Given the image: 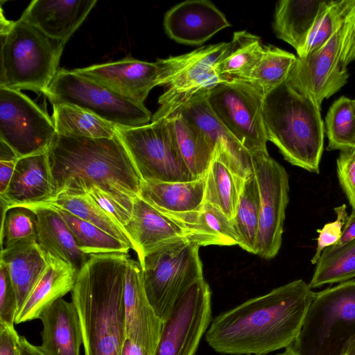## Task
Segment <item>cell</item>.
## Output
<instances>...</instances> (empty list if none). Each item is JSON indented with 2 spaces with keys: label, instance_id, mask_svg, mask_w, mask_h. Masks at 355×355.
<instances>
[{
  "label": "cell",
  "instance_id": "cell-1",
  "mask_svg": "<svg viewBox=\"0 0 355 355\" xmlns=\"http://www.w3.org/2000/svg\"><path fill=\"white\" fill-rule=\"evenodd\" d=\"M315 292L297 279L217 315L205 338L216 352L266 355L292 346L301 332Z\"/></svg>",
  "mask_w": 355,
  "mask_h": 355
},
{
  "label": "cell",
  "instance_id": "cell-2",
  "mask_svg": "<svg viewBox=\"0 0 355 355\" xmlns=\"http://www.w3.org/2000/svg\"><path fill=\"white\" fill-rule=\"evenodd\" d=\"M47 155L53 187L51 199L84 195L92 186L124 201L139 196L142 181L117 135L90 139L56 134Z\"/></svg>",
  "mask_w": 355,
  "mask_h": 355
},
{
  "label": "cell",
  "instance_id": "cell-3",
  "mask_svg": "<svg viewBox=\"0 0 355 355\" xmlns=\"http://www.w3.org/2000/svg\"><path fill=\"white\" fill-rule=\"evenodd\" d=\"M125 253L89 255L71 292L82 327L85 355H121L126 340Z\"/></svg>",
  "mask_w": 355,
  "mask_h": 355
},
{
  "label": "cell",
  "instance_id": "cell-4",
  "mask_svg": "<svg viewBox=\"0 0 355 355\" xmlns=\"http://www.w3.org/2000/svg\"><path fill=\"white\" fill-rule=\"evenodd\" d=\"M263 121L268 140L286 161L319 173L324 126L313 101L286 81L265 96Z\"/></svg>",
  "mask_w": 355,
  "mask_h": 355
},
{
  "label": "cell",
  "instance_id": "cell-5",
  "mask_svg": "<svg viewBox=\"0 0 355 355\" xmlns=\"http://www.w3.org/2000/svg\"><path fill=\"white\" fill-rule=\"evenodd\" d=\"M1 20L0 87L44 94L58 71L64 42L19 18Z\"/></svg>",
  "mask_w": 355,
  "mask_h": 355
},
{
  "label": "cell",
  "instance_id": "cell-6",
  "mask_svg": "<svg viewBox=\"0 0 355 355\" xmlns=\"http://www.w3.org/2000/svg\"><path fill=\"white\" fill-rule=\"evenodd\" d=\"M199 248L182 238L160 246L139 263L147 297L163 322L184 293L204 279Z\"/></svg>",
  "mask_w": 355,
  "mask_h": 355
},
{
  "label": "cell",
  "instance_id": "cell-7",
  "mask_svg": "<svg viewBox=\"0 0 355 355\" xmlns=\"http://www.w3.org/2000/svg\"><path fill=\"white\" fill-rule=\"evenodd\" d=\"M355 335V280L315 293L293 345L300 355H340Z\"/></svg>",
  "mask_w": 355,
  "mask_h": 355
},
{
  "label": "cell",
  "instance_id": "cell-8",
  "mask_svg": "<svg viewBox=\"0 0 355 355\" xmlns=\"http://www.w3.org/2000/svg\"><path fill=\"white\" fill-rule=\"evenodd\" d=\"M227 42L205 46L191 52L162 59V85L167 89L159 96V108L152 120L166 119L192 98L207 94L227 79L218 71V62Z\"/></svg>",
  "mask_w": 355,
  "mask_h": 355
},
{
  "label": "cell",
  "instance_id": "cell-9",
  "mask_svg": "<svg viewBox=\"0 0 355 355\" xmlns=\"http://www.w3.org/2000/svg\"><path fill=\"white\" fill-rule=\"evenodd\" d=\"M51 103L80 107L119 127H137L149 123L150 112L73 70L59 69L43 94Z\"/></svg>",
  "mask_w": 355,
  "mask_h": 355
},
{
  "label": "cell",
  "instance_id": "cell-10",
  "mask_svg": "<svg viewBox=\"0 0 355 355\" xmlns=\"http://www.w3.org/2000/svg\"><path fill=\"white\" fill-rule=\"evenodd\" d=\"M142 182L196 180L181 157L166 119L137 127L116 126Z\"/></svg>",
  "mask_w": 355,
  "mask_h": 355
},
{
  "label": "cell",
  "instance_id": "cell-11",
  "mask_svg": "<svg viewBox=\"0 0 355 355\" xmlns=\"http://www.w3.org/2000/svg\"><path fill=\"white\" fill-rule=\"evenodd\" d=\"M265 95L252 83L230 79L207 94L211 110L251 154L267 150L268 141L263 121Z\"/></svg>",
  "mask_w": 355,
  "mask_h": 355
},
{
  "label": "cell",
  "instance_id": "cell-12",
  "mask_svg": "<svg viewBox=\"0 0 355 355\" xmlns=\"http://www.w3.org/2000/svg\"><path fill=\"white\" fill-rule=\"evenodd\" d=\"M56 134L52 118L29 97L0 87V139L18 158L47 152Z\"/></svg>",
  "mask_w": 355,
  "mask_h": 355
},
{
  "label": "cell",
  "instance_id": "cell-13",
  "mask_svg": "<svg viewBox=\"0 0 355 355\" xmlns=\"http://www.w3.org/2000/svg\"><path fill=\"white\" fill-rule=\"evenodd\" d=\"M259 190L260 219L256 254L270 259L278 253L282 241L285 211L288 203V175L268 150L252 155Z\"/></svg>",
  "mask_w": 355,
  "mask_h": 355
},
{
  "label": "cell",
  "instance_id": "cell-14",
  "mask_svg": "<svg viewBox=\"0 0 355 355\" xmlns=\"http://www.w3.org/2000/svg\"><path fill=\"white\" fill-rule=\"evenodd\" d=\"M211 306V291L202 279L184 293L163 322L153 355H195L210 324Z\"/></svg>",
  "mask_w": 355,
  "mask_h": 355
},
{
  "label": "cell",
  "instance_id": "cell-15",
  "mask_svg": "<svg viewBox=\"0 0 355 355\" xmlns=\"http://www.w3.org/2000/svg\"><path fill=\"white\" fill-rule=\"evenodd\" d=\"M338 29L321 47L304 57L297 56L286 80L320 109L322 101L338 92L349 78L340 63Z\"/></svg>",
  "mask_w": 355,
  "mask_h": 355
},
{
  "label": "cell",
  "instance_id": "cell-16",
  "mask_svg": "<svg viewBox=\"0 0 355 355\" xmlns=\"http://www.w3.org/2000/svg\"><path fill=\"white\" fill-rule=\"evenodd\" d=\"M73 70L142 105H144L150 90L162 85L163 76L162 59L150 62L126 57L117 61Z\"/></svg>",
  "mask_w": 355,
  "mask_h": 355
},
{
  "label": "cell",
  "instance_id": "cell-17",
  "mask_svg": "<svg viewBox=\"0 0 355 355\" xmlns=\"http://www.w3.org/2000/svg\"><path fill=\"white\" fill-rule=\"evenodd\" d=\"M178 112L200 130L213 154L237 175L246 180L254 174L252 155L214 114L207 102V94L192 98Z\"/></svg>",
  "mask_w": 355,
  "mask_h": 355
},
{
  "label": "cell",
  "instance_id": "cell-18",
  "mask_svg": "<svg viewBox=\"0 0 355 355\" xmlns=\"http://www.w3.org/2000/svg\"><path fill=\"white\" fill-rule=\"evenodd\" d=\"M124 310L126 339L153 355L163 322L147 297L139 262L130 258L125 275Z\"/></svg>",
  "mask_w": 355,
  "mask_h": 355
},
{
  "label": "cell",
  "instance_id": "cell-19",
  "mask_svg": "<svg viewBox=\"0 0 355 355\" xmlns=\"http://www.w3.org/2000/svg\"><path fill=\"white\" fill-rule=\"evenodd\" d=\"M230 26L225 15L207 0H187L165 14L164 28L173 40L187 45H200Z\"/></svg>",
  "mask_w": 355,
  "mask_h": 355
},
{
  "label": "cell",
  "instance_id": "cell-20",
  "mask_svg": "<svg viewBox=\"0 0 355 355\" xmlns=\"http://www.w3.org/2000/svg\"><path fill=\"white\" fill-rule=\"evenodd\" d=\"M96 2V0H34L20 18L48 37L66 43Z\"/></svg>",
  "mask_w": 355,
  "mask_h": 355
},
{
  "label": "cell",
  "instance_id": "cell-21",
  "mask_svg": "<svg viewBox=\"0 0 355 355\" xmlns=\"http://www.w3.org/2000/svg\"><path fill=\"white\" fill-rule=\"evenodd\" d=\"M53 196L48 155L44 152L17 159L9 186L0 198L1 203L9 209L40 205Z\"/></svg>",
  "mask_w": 355,
  "mask_h": 355
},
{
  "label": "cell",
  "instance_id": "cell-22",
  "mask_svg": "<svg viewBox=\"0 0 355 355\" xmlns=\"http://www.w3.org/2000/svg\"><path fill=\"white\" fill-rule=\"evenodd\" d=\"M124 229L139 263L160 246L188 236L178 223L139 196L134 200L132 216Z\"/></svg>",
  "mask_w": 355,
  "mask_h": 355
},
{
  "label": "cell",
  "instance_id": "cell-23",
  "mask_svg": "<svg viewBox=\"0 0 355 355\" xmlns=\"http://www.w3.org/2000/svg\"><path fill=\"white\" fill-rule=\"evenodd\" d=\"M42 323V344L46 355H80L83 344L80 320L74 303L60 298L39 318Z\"/></svg>",
  "mask_w": 355,
  "mask_h": 355
},
{
  "label": "cell",
  "instance_id": "cell-24",
  "mask_svg": "<svg viewBox=\"0 0 355 355\" xmlns=\"http://www.w3.org/2000/svg\"><path fill=\"white\" fill-rule=\"evenodd\" d=\"M37 216V242L46 254L61 259L78 272L89 255L83 252L66 222L54 208L46 205L24 207Z\"/></svg>",
  "mask_w": 355,
  "mask_h": 355
},
{
  "label": "cell",
  "instance_id": "cell-25",
  "mask_svg": "<svg viewBox=\"0 0 355 355\" xmlns=\"http://www.w3.org/2000/svg\"><path fill=\"white\" fill-rule=\"evenodd\" d=\"M47 257L48 266L17 315L16 324L39 319L48 307L74 288L78 272L61 259Z\"/></svg>",
  "mask_w": 355,
  "mask_h": 355
},
{
  "label": "cell",
  "instance_id": "cell-26",
  "mask_svg": "<svg viewBox=\"0 0 355 355\" xmlns=\"http://www.w3.org/2000/svg\"><path fill=\"white\" fill-rule=\"evenodd\" d=\"M163 214L178 223L187 232L188 239L200 247L238 245L232 220L207 202L189 212Z\"/></svg>",
  "mask_w": 355,
  "mask_h": 355
},
{
  "label": "cell",
  "instance_id": "cell-27",
  "mask_svg": "<svg viewBox=\"0 0 355 355\" xmlns=\"http://www.w3.org/2000/svg\"><path fill=\"white\" fill-rule=\"evenodd\" d=\"M0 263L6 268L12 282L19 313L48 266V257L37 241L21 243L2 249Z\"/></svg>",
  "mask_w": 355,
  "mask_h": 355
},
{
  "label": "cell",
  "instance_id": "cell-28",
  "mask_svg": "<svg viewBox=\"0 0 355 355\" xmlns=\"http://www.w3.org/2000/svg\"><path fill=\"white\" fill-rule=\"evenodd\" d=\"M205 176L185 182H141L139 197L164 214H183L204 202Z\"/></svg>",
  "mask_w": 355,
  "mask_h": 355
},
{
  "label": "cell",
  "instance_id": "cell-29",
  "mask_svg": "<svg viewBox=\"0 0 355 355\" xmlns=\"http://www.w3.org/2000/svg\"><path fill=\"white\" fill-rule=\"evenodd\" d=\"M323 0H280L277 2L275 35L293 46L300 56L306 45Z\"/></svg>",
  "mask_w": 355,
  "mask_h": 355
},
{
  "label": "cell",
  "instance_id": "cell-30",
  "mask_svg": "<svg viewBox=\"0 0 355 355\" xmlns=\"http://www.w3.org/2000/svg\"><path fill=\"white\" fill-rule=\"evenodd\" d=\"M178 150L194 178L205 177L213 151L205 137L180 112L166 119Z\"/></svg>",
  "mask_w": 355,
  "mask_h": 355
},
{
  "label": "cell",
  "instance_id": "cell-31",
  "mask_svg": "<svg viewBox=\"0 0 355 355\" xmlns=\"http://www.w3.org/2000/svg\"><path fill=\"white\" fill-rule=\"evenodd\" d=\"M245 181L213 154L205 175L204 201L219 209L232 220Z\"/></svg>",
  "mask_w": 355,
  "mask_h": 355
},
{
  "label": "cell",
  "instance_id": "cell-32",
  "mask_svg": "<svg viewBox=\"0 0 355 355\" xmlns=\"http://www.w3.org/2000/svg\"><path fill=\"white\" fill-rule=\"evenodd\" d=\"M53 116L58 135L90 139L116 136V126L80 107L67 103L53 105Z\"/></svg>",
  "mask_w": 355,
  "mask_h": 355
},
{
  "label": "cell",
  "instance_id": "cell-33",
  "mask_svg": "<svg viewBox=\"0 0 355 355\" xmlns=\"http://www.w3.org/2000/svg\"><path fill=\"white\" fill-rule=\"evenodd\" d=\"M218 62L217 69L227 79L247 80L259 61L264 45L259 37L246 31L234 33Z\"/></svg>",
  "mask_w": 355,
  "mask_h": 355
},
{
  "label": "cell",
  "instance_id": "cell-34",
  "mask_svg": "<svg viewBox=\"0 0 355 355\" xmlns=\"http://www.w3.org/2000/svg\"><path fill=\"white\" fill-rule=\"evenodd\" d=\"M260 219V196L254 173L245 181L232 220L238 245L256 254Z\"/></svg>",
  "mask_w": 355,
  "mask_h": 355
},
{
  "label": "cell",
  "instance_id": "cell-35",
  "mask_svg": "<svg viewBox=\"0 0 355 355\" xmlns=\"http://www.w3.org/2000/svg\"><path fill=\"white\" fill-rule=\"evenodd\" d=\"M355 277V239L324 249L309 283L311 288Z\"/></svg>",
  "mask_w": 355,
  "mask_h": 355
},
{
  "label": "cell",
  "instance_id": "cell-36",
  "mask_svg": "<svg viewBox=\"0 0 355 355\" xmlns=\"http://www.w3.org/2000/svg\"><path fill=\"white\" fill-rule=\"evenodd\" d=\"M37 205L50 206L68 211L96 225L105 232L127 244L132 250V243L124 228L86 194L60 196Z\"/></svg>",
  "mask_w": 355,
  "mask_h": 355
},
{
  "label": "cell",
  "instance_id": "cell-37",
  "mask_svg": "<svg viewBox=\"0 0 355 355\" xmlns=\"http://www.w3.org/2000/svg\"><path fill=\"white\" fill-rule=\"evenodd\" d=\"M54 209L63 218L70 229L78 246L85 254L88 255L108 253L128 254L129 250L131 249L129 245L105 232L96 225L68 211L60 209Z\"/></svg>",
  "mask_w": 355,
  "mask_h": 355
},
{
  "label": "cell",
  "instance_id": "cell-38",
  "mask_svg": "<svg viewBox=\"0 0 355 355\" xmlns=\"http://www.w3.org/2000/svg\"><path fill=\"white\" fill-rule=\"evenodd\" d=\"M297 56L280 48L264 45L262 55L247 80L266 96L286 81Z\"/></svg>",
  "mask_w": 355,
  "mask_h": 355
},
{
  "label": "cell",
  "instance_id": "cell-39",
  "mask_svg": "<svg viewBox=\"0 0 355 355\" xmlns=\"http://www.w3.org/2000/svg\"><path fill=\"white\" fill-rule=\"evenodd\" d=\"M328 150L355 148V113L352 99L342 96L330 106L325 116Z\"/></svg>",
  "mask_w": 355,
  "mask_h": 355
},
{
  "label": "cell",
  "instance_id": "cell-40",
  "mask_svg": "<svg viewBox=\"0 0 355 355\" xmlns=\"http://www.w3.org/2000/svg\"><path fill=\"white\" fill-rule=\"evenodd\" d=\"M1 204L2 222L1 229V247L37 241V216L33 211L24 207L9 209Z\"/></svg>",
  "mask_w": 355,
  "mask_h": 355
},
{
  "label": "cell",
  "instance_id": "cell-41",
  "mask_svg": "<svg viewBox=\"0 0 355 355\" xmlns=\"http://www.w3.org/2000/svg\"><path fill=\"white\" fill-rule=\"evenodd\" d=\"M349 0L324 1L322 3L302 54L304 57L324 45L339 28Z\"/></svg>",
  "mask_w": 355,
  "mask_h": 355
},
{
  "label": "cell",
  "instance_id": "cell-42",
  "mask_svg": "<svg viewBox=\"0 0 355 355\" xmlns=\"http://www.w3.org/2000/svg\"><path fill=\"white\" fill-rule=\"evenodd\" d=\"M85 194L110 215L122 227L124 228L130 221L132 216L134 200H121L96 186L90 187L86 190Z\"/></svg>",
  "mask_w": 355,
  "mask_h": 355
},
{
  "label": "cell",
  "instance_id": "cell-43",
  "mask_svg": "<svg viewBox=\"0 0 355 355\" xmlns=\"http://www.w3.org/2000/svg\"><path fill=\"white\" fill-rule=\"evenodd\" d=\"M334 211L336 214V220L326 223L322 228L317 230L319 235L315 252L311 260L312 264H316L324 249L336 245L341 238L343 227L349 216L346 205L335 207Z\"/></svg>",
  "mask_w": 355,
  "mask_h": 355
},
{
  "label": "cell",
  "instance_id": "cell-44",
  "mask_svg": "<svg viewBox=\"0 0 355 355\" xmlns=\"http://www.w3.org/2000/svg\"><path fill=\"white\" fill-rule=\"evenodd\" d=\"M18 300L12 282L0 263V324L13 327L18 313Z\"/></svg>",
  "mask_w": 355,
  "mask_h": 355
},
{
  "label": "cell",
  "instance_id": "cell-45",
  "mask_svg": "<svg viewBox=\"0 0 355 355\" xmlns=\"http://www.w3.org/2000/svg\"><path fill=\"white\" fill-rule=\"evenodd\" d=\"M338 31L340 63L347 68L355 60V0H349Z\"/></svg>",
  "mask_w": 355,
  "mask_h": 355
},
{
  "label": "cell",
  "instance_id": "cell-46",
  "mask_svg": "<svg viewBox=\"0 0 355 355\" xmlns=\"http://www.w3.org/2000/svg\"><path fill=\"white\" fill-rule=\"evenodd\" d=\"M336 171L340 185L355 209V148L340 153Z\"/></svg>",
  "mask_w": 355,
  "mask_h": 355
},
{
  "label": "cell",
  "instance_id": "cell-47",
  "mask_svg": "<svg viewBox=\"0 0 355 355\" xmlns=\"http://www.w3.org/2000/svg\"><path fill=\"white\" fill-rule=\"evenodd\" d=\"M19 336L14 326L0 324V355H19Z\"/></svg>",
  "mask_w": 355,
  "mask_h": 355
},
{
  "label": "cell",
  "instance_id": "cell-48",
  "mask_svg": "<svg viewBox=\"0 0 355 355\" xmlns=\"http://www.w3.org/2000/svg\"><path fill=\"white\" fill-rule=\"evenodd\" d=\"M17 159L0 160V195L7 190L12 178Z\"/></svg>",
  "mask_w": 355,
  "mask_h": 355
},
{
  "label": "cell",
  "instance_id": "cell-49",
  "mask_svg": "<svg viewBox=\"0 0 355 355\" xmlns=\"http://www.w3.org/2000/svg\"><path fill=\"white\" fill-rule=\"evenodd\" d=\"M355 239V209H352L343 227L340 239L336 245H341Z\"/></svg>",
  "mask_w": 355,
  "mask_h": 355
},
{
  "label": "cell",
  "instance_id": "cell-50",
  "mask_svg": "<svg viewBox=\"0 0 355 355\" xmlns=\"http://www.w3.org/2000/svg\"><path fill=\"white\" fill-rule=\"evenodd\" d=\"M18 348L19 355H46L39 346L33 345L24 336H19Z\"/></svg>",
  "mask_w": 355,
  "mask_h": 355
},
{
  "label": "cell",
  "instance_id": "cell-51",
  "mask_svg": "<svg viewBox=\"0 0 355 355\" xmlns=\"http://www.w3.org/2000/svg\"><path fill=\"white\" fill-rule=\"evenodd\" d=\"M121 355H149L143 348L126 339Z\"/></svg>",
  "mask_w": 355,
  "mask_h": 355
},
{
  "label": "cell",
  "instance_id": "cell-52",
  "mask_svg": "<svg viewBox=\"0 0 355 355\" xmlns=\"http://www.w3.org/2000/svg\"><path fill=\"white\" fill-rule=\"evenodd\" d=\"M0 160L18 159L13 150L3 141L0 139Z\"/></svg>",
  "mask_w": 355,
  "mask_h": 355
},
{
  "label": "cell",
  "instance_id": "cell-53",
  "mask_svg": "<svg viewBox=\"0 0 355 355\" xmlns=\"http://www.w3.org/2000/svg\"><path fill=\"white\" fill-rule=\"evenodd\" d=\"M340 354L355 355V335L345 343Z\"/></svg>",
  "mask_w": 355,
  "mask_h": 355
},
{
  "label": "cell",
  "instance_id": "cell-54",
  "mask_svg": "<svg viewBox=\"0 0 355 355\" xmlns=\"http://www.w3.org/2000/svg\"><path fill=\"white\" fill-rule=\"evenodd\" d=\"M275 355H300L298 352L295 349V348L292 345L288 347L285 349V350Z\"/></svg>",
  "mask_w": 355,
  "mask_h": 355
},
{
  "label": "cell",
  "instance_id": "cell-55",
  "mask_svg": "<svg viewBox=\"0 0 355 355\" xmlns=\"http://www.w3.org/2000/svg\"><path fill=\"white\" fill-rule=\"evenodd\" d=\"M352 107H353V110L355 113V99L352 100Z\"/></svg>",
  "mask_w": 355,
  "mask_h": 355
},
{
  "label": "cell",
  "instance_id": "cell-56",
  "mask_svg": "<svg viewBox=\"0 0 355 355\" xmlns=\"http://www.w3.org/2000/svg\"><path fill=\"white\" fill-rule=\"evenodd\" d=\"M340 355H345V354H340Z\"/></svg>",
  "mask_w": 355,
  "mask_h": 355
}]
</instances>
